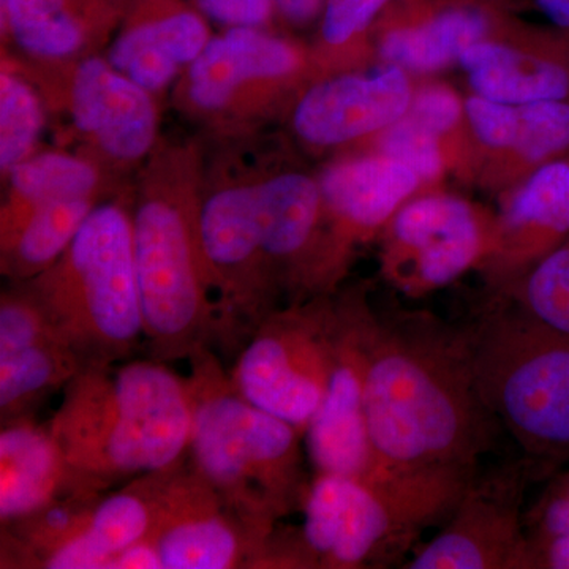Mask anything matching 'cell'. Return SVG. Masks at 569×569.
Here are the masks:
<instances>
[{
  "label": "cell",
  "instance_id": "obj_23",
  "mask_svg": "<svg viewBox=\"0 0 569 569\" xmlns=\"http://www.w3.org/2000/svg\"><path fill=\"white\" fill-rule=\"evenodd\" d=\"M71 493L69 468L48 425L32 417L2 422L0 520L2 527Z\"/></svg>",
  "mask_w": 569,
  "mask_h": 569
},
{
  "label": "cell",
  "instance_id": "obj_21",
  "mask_svg": "<svg viewBox=\"0 0 569 569\" xmlns=\"http://www.w3.org/2000/svg\"><path fill=\"white\" fill-rule=\"evenodd\" d=\"M211 39L208 18L189 0H129L104 58L157 97Z\"/></svg>",
  "mask_w": 569,
  "mask_h": 569
},
{
  "label": "cell",
  "instance_id": "obj_3",
  "mask_svg": "<svg viewBox=\"0 0 569 569\" xmlns=\"http://www.w3.org/2000/svg\"><path fill=\"white\" fill-rule=\"evenodd\" d=\"M203 164L192 146L156 149L132 204L144 339L181 361L217 340V301L200 236Z\"/></svg>",
  "mask_w": 569,
  "mask_h": 569
},
{
  "label": "cell",
  "instance_id": "obj_4",
  "mask_svg": "<svg viewBox=\"0 0 569 569\" xmlns=\"http://www.w3.org/2000/svg\"><path fill=\"white\" fill-rule=\"evenodd\" d=\"M192 397L190 463L266 545L277 523L301 508L305 433L236 391L211 347L187 359Z\"/></svg>",
  "mask_w": 569,
  "mask_h": 569
},
{
  "label": "cell",
  "instance_id": "obj_24",
  "mask_svg": "<svg viewBox=\"0 0 569 569\" xmlns=\"http://www.w3.org/2000/svg\"><path fill=\"white\" fill-rule=\"evenodd\" d=\"M110 170L89 156L39 151L14 167L0 208V244L9 241L33 212L78 197H107Z\"/></svg>",
  "mask_w": 569,
  "mask_h": 569
},
{
  "label": "cell",
  "instance_id": "obj_15",
  "mask_svg": "<svg viewBox=\"0 0 569 569\" xmlns=\"http://www.w3.org/2000/svg\"><path fill=\"white\" fill-rule=\"evenodd\" d=\"M527 473L505 468L468 485L447 526L408 569H529L530 538L522 512Z\"/></svg>",
  "mask_w": 569,
  "mask_h": 569
},
{
  "label": "cell",
  "instance_id": "obj_31",
  "mask_svg": "<svg viewBox=\"0 0 569 569\" xmlns=\"http://www.w3.org/2000/svg\"><path fill=\"white\" fill-rule=\"evenodd\" d=\"M358 152H376L413 168L427 190L436 189L443 176L451 173V159L445 142L427 127L406 114L383 132L355 146Z\"/></svg>",
  "mask_w": 569,
  "mask_h": 569
},
{
  "label": "cell",
  "instance_id": "obj_2",
  "mask_svg": "<svg viewBox=\"0 0 569 569\" xmlns=\"http://www.w3.org/2000/svg\"><path fill=\"white\" fill-rule=\"evenodd\" d=\"M159 359L82 367L48 427L71 492L97 493L183 462L192 432L187 378Z\"/></svg>",
  "mask_w": 569,
  "mask_h": 569
},
{
  "label": "cell",
  "instance_id": "obj_6",
  "mask_svg": "<svg viewBox=\"0 0 569 569\" xmlns=\"http://www.w3.org/2000/svg\"><path fill=\"white\" fill-rule=\"evenodd\" d=\"M467 328L479 396L498 427L542 466L569 462V335L496 296Z\"/></svg>",
  "mask_w": 569,
  "mask_h": 569
},
{
  "label": "cell",
  "instance_id": "obj_19",
  "mask_svg": "<svg viewBox=\"0 0 569 569\" xmlns=\"http://www.w3.org/2000/svg\"><path fill=\"white\" fill-rule=\"evenodd\" d=\"M459 66L471 93L498 103L569 100V29L529 24L508 14Z\"/></svg>",
  "mask_w": 569,
  "mask_h": 569
},
{
  "label": "cell",
  "instance_id": "obj_18",
  "mask_svg": "<svg viewBox=\"0 0 569 569\" xmlns=\"http://www.w3.org/2000/svg\"><path fill=\"white\" fill-rule=\"evenodd\" d=\"M415 88L410 73L391 66L318 78L296 99L291 126L310 148L356 146L399 121Z\"/></svg>",
  "mask_w": 569,
  "mask_h": 569
},
{
  "label": "cell",
  "instance_id": "obj_37",
  "mask_svg": "<svg viewBox=\"0 0 569 569\" xmlns=\"http://www.w3.org/2000/svg\"><path fill=\"white\" fill-rule=\"evenodd\" d=\"M549 24L569 29V0H535Z\"/></svg>",
  "mask_w": 569,
  "mask_h": 569
},
{
  "label": "cell",
  "instance_id": "obj_20",
  "mask_svg": "<svg viewBox=\"0 0 569 569\" xmlns=\"http://www.w3.org/2000/svg\"><path fill=\"white\" fill-rule=\"evenodd\" d=\"M500 197L496 242L481 268L496 293L569 238V152Z\"/></svg>",
  "mask_w": 569,
  "mask_h": 569
},
{
  "label": "cell",
  "instance_id": "obj_7",
  "mask_svg": "<svg viewBox=\"0 0 569 569\" xmlns=\"http://www.w3.org/2000/svg\"><path fill=\"white\" fill-rule=\"evenodd\" d=\"M470 482L317 473L307 486L296 533L307 569L389 563L422 530L447 520Z\"/></svg>",
  "mask_w": 569,
  "mask_h": 569
},
{
  "label": "cell",
  "instance_id": "obj_30",
  "mask_svg": "<svg viewBox=\"0 0 569 569\" xmlns=\"http://www.w3.org/2000/svg\"><path fill=\"white\" fill-rule=\"evenodd\" d=\"M496 295L539 323L569 335V238Z\"/></svg>",
  "mask_w": 569,
  "mask_h": 569
},
{
  "label": "cell",
  "instance_id": "obj_27",
  "mask_svg": "<svg viewBox=\"0 0 569 569\" xmlns=\"http://www.w3.org/2000/svg\"><path fill=\"white\" fill-rule=\"evenodd\" d=\"M81 369L80 359L59 336L0 356V421L32 417Z\"/></svg>",
  "mask_w": 569,
  "mask_h": 569
},
{
  "label": "cell",
  "instance_id": "obj_8",
  "mask_svg": "<svg viewBox=\"0 0 569 569\" xmlns=\"http://www.w3.org/2000/svg\"><path fill=\"white\" fill-rule=\"evenodd\" d=\"M316 80L310 48L268 28H228L183 71L176 102L208 129L236 133L296 102Z\"/></svg>",
  "mask_w": 569,
  "mask_h": 569
},
{
  "label": "cell",
  "instance_id": "obj_29",
  "mask_svg": "<svg viewBox=\"0 0 569 569\" xmlns=\"http://www.w3.org/2000/svg\"><path fill=\"white\" fill-rule=\"evenodd\" d=\"M47 100L32 78L2 61L0 73V171L3 178L14 167L39 152L47 127Z\"/></svg>",
  "mask_w": 569,
  "mask_h": 569
},
{
  "label": "cell",
  "instance_id": "obj_22",
  "mask_svg": "<svg viewBox=\"0 0 569 569\" xmlns=\"http://www.w3.org/2000/svg\"><path fill=\"white\" fill-rule=\"evenodd\" d=\"M129 0H0L3 40L33 63H62L108 47Z\"/></svg>",
  "mask_w": 569,
  "mask_h": 569
},
{
  "label": "cell",
  "instance_id": "obj_10",
  "mask_svg": "<svg viewBox=\"0 0 569 569\" xmlns=\"http://www.w3.org/2000/svg\"><path fill=\"white\" fill-rule=\"evenodd\" d=\"M26 73L48 107L66 112L89 157L123 171L151 159L159 140L157 97L116 69L104 56L62 63L29 62Z\"/></svg>",
  "mask_w": 569,
  "mask_h": 569
},
{
  "label": "cell",
  "instance_id": "obj_32",
  "mask_svg": "<svg viewBox=\"0 0 569 569\" xmlns=\"http://www.w3.org/2000/svg\"><path fill=\"white\" fill-rule=\"evenodd\" d=\"M209 22L228 28H269L274 0H189Z\"/></svg>",
  "mask_w": 569,
  "mask_h": 569
},
{
  "label": "cell",
  "instance_id": "obj_36",
  "mask_svg": "<svg viewBox=\"0 0 569 569\" xmlns=\"http://www.w3.org/2000/svg\"><path fill=\"white\" fill-rule=\"evenodd\" d=\"M276 14L291 28H307L323 14L326 0H274Z\"/></svg>",
  "mask_w": 569,
  "mask_h": 569
},
{
  "label": "cell",
  "instance_id": "obj_14",
  "mask_svg": "<svg viewBox=\"0 0 569 569\" xmlns=\"http://www.w3.org/2000/svg\"><path fill=\"white\" fill-rule=\"evenodd\" d=\"M152 539L163 569L261 568L268 545L254 537L216 489L179 463L153 475Z\"/></svg>",
  "mask_w": 569,
  "mask_h": 569
},
{
  "label": "cell",
  "instance_id": "obj_26",
  "mask_svg": "<svg viewBox=\"0 0 569 569\" xmlns=\"http://www.w3.org/2000/svg\"><path fill=\"white\" fill-rule=\"evenodd\" d=\"M103 198L78 197L39 209L0 244V268L11 283H24L51 268Z\"/></svg>",
  "mask_w": 569,
  "mask_h": 569
},
{
  "label": "cell",
  "instance_id": "obj_9",
  "mask_svg": "<svg viewBox=\"0 0 569 569\" xmlns=\"http://www.w3.org/2000/svg\"><path fill=\"white\" fill-rule=\"evenodd\" d=\"M335 329L336 293L276 310L236 353V391L306 433L331 376Z\"/></svg>",
  "mask_w": 569,
  "mask_h": 569
},
{
  "label": "cell",
  "instance_id": "obj_34",
  "mask_svg": "<svg viewBox=\"0 0 569 569\" xmlns=\"http://www.w3.org/2000/svg\"><path fill=\"white\" fill-rule=\"evenodd\" d=\"M529 538V569H569V533Z\"/></svg>",
  "mask_w": 569,
  "mask_h": 569
},
{
  "label": "cell",
  "instance_id": "obj_16",
  "mask_svg": "<svg viewBox=\"0 0 569 569\" xmlns=\"http://www.w3.org/2000/svg\"><path fill=\"white\" fill-rule=\"evenodd\" d=\"M466 111L473 142V181L503 194L569 152V100L498 103L470 93Z\"/></svg>",
  "mask_w": 569,
  "mask_h": 569
},
{
  "label": "cell",
  "instance_id": "obj_11",
  "mask_svg": "<svg viewBox=\"0 0 569 569\" xmlns=\"http://www.w3.org/2000/svg\"><path fill=\"white\" fill-rule=\"evenodd\" d=\"M496 213L458 194L427 190L408 200L381 231V274L410 298L448 287L492 253Z\"/></svg>",
  "mask_w": 569,
  "mask_h": 569
},
{
  "label": "cell",
  "instance_id": "obj_1",
  "mask_svg": "<svg viewBox=\"0 0 569 569\" xmlns=\"http://www.w3.org/2000/svg\"><path fill=\"white\" fill-rule=\"evenodd\" d=\"M366 417L378 478L473 481L496 422L479 396L467 329L429 313L378 318Z\"/></svg>",
  "mask_w": 569,
  "mask_h": 569
},
{
  "label": "cell",
  "instance_id": "obj_33",
  "mask_svg": "<svg viewBox=\"0 0 569 569\" xmlns=\"http://www.w3.org/2000/svg\"><path fill=\"white\" fill-rule=\"evenodd\" d=\"M526 526L529 537L569 533V471L553 479L526 512Z\"/></svg>",
  "mask_w": 569,
  "mask_h": 569
},
{
  "label": "cell",
  "instance_id": "obj_17",
  "mask_svg": "<svg viewBox=\"0 0 569 569\" xmlns=\"http://www.w3.org/2000/svg\"><path fill=\"white\" fill-rule=\"evenodd\" d=\"M503 0H391L373 29V58L410 74L459 63L507 20Z\"/></svg>",
  "mask_w": 569,
  "mask_h": 569
},
{
  "label": "cell",
  "instance_id": "obj_25",
  "mask_svg": "<svg viewBox=\"0 0 569 569\" xmlns=\"http://www.w3.org/2000/svg\"><path fill=\"white\" fill-rule=\"evenodd\" d=\"M153 475L133 479L116 492L103 493L86 526L44 557L40 568L104 569L116 553L148 538L156 519Z\"/></svg>",
  "mask_w": 569,
  "mask_h": 569
},
{
  "label": "cell",
  "instance_id": "obj_35",
  "mask_svg": "<svg viewBox=\"0 0 569 569\" xmlns=\"http://www.w3.org/2000/svg\"><path fill=\"white\" fill-rule=\"evenodd\" d=\"M104 569H163V567L159 550L148 537L116 553Z\"/></svg>",
  "mask_w": 569,
  "mask_h": 569
},
{
  "label": "cell",
  "instance_id": "obj_28",
  "mask_svg": "<svg viewBox=\"0 0 569 569\" xmlns=\"http://www.w3.org/2000/svg\"><path fill=\"white\" fill-rule=\"evenodd\" d=\"M391 0H326L310 48L317 78L361 69L373 56V29Z\"/></svg>",
  "mask_w": 569,
  "mask_h": 569
},
{
  "label": "cell",
  "instance_id": "obj_5",
  "mask_svg": "<svg viewBox=\"0 0 569 569\" xmlns=\"http://www.w3.org/2000/svg\"><path fill=\"white\" fill-rule=\"evenodd\" d=\"M82 367L126 361L144 339L132 206L103 200L66 253L24 282Z\"/></svg>",
  "mask_w": 569,
  "mask_h": 569
},
{
  "label": "cell",
  "instance_id": "obj_13",
  "mask_svg": "<svg viewBox=\"0 0 569 569\" xmlns=\"http://www.w3.org/2000/svg\"><path fill=\"white\" fill-rule=\"evenodd\" d=\"M318 183L325 211L318 293L335 295L356 247L381 234L396 212L427 187L406 163L358 151L328 164Z\"/></svg>",
  "mask_w": 569,
  "mask_h": 569
},
{
  "label": "cell",
  "instance_id": "obj_12",
  "mask_svg": "<svg viewBox=\"0 0 569 569\" xmlns=\"http://www.w3.org/2000/svg\"><path fill=\"white\" fill-rule=\"evenodd\" d=\"M378 317L362 291L336 296L331 376L307 426V456L317 473L378 478L366 417L367 372Z\"/></svg>",
  "mask_w": 569,
  "mask_h": 569
}]
</instances>
